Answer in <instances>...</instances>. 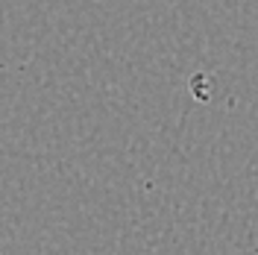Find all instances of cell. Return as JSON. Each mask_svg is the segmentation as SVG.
I'll list each match as a JSON object with an SVG mask.
<instances>
[{"label":"cell","mask_w":258,"mask_h":255,"mask_svg":"<svg viewBox=\"0 0 258 255\" xmlns=\"http://www.w3.org/2000/svg\"><path fill=\"white\" fill-rule=\"evenodd\" d=\"M0 255H3V252H0Z\"/></svg>","instance_id":"cell-1"}]
</instances>
